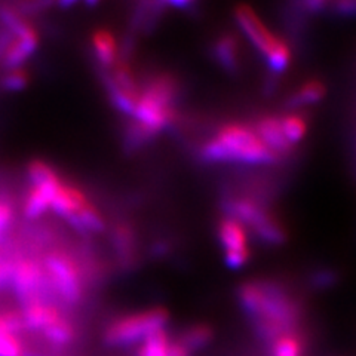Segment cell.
Returning a JSON list of instances; mask_svg holds the SVG:
<instances>
[{"label":"cell","instance_id":"13","mask_svg":"<svg viewBox=\"0 0 356 356\" xmlns=\"http://www.w3.org/2000/svg\"><path fill=\"white\" fill-rule=\"evenodd\" d=\"M254 131L259 136V138L264 143V146L272 150L276 156L284 154L293 147L284 136L280 119L275 116L261 118L257 124H255Z\"/></svg>","mask_w":356,"mask_h":356},{"label":"cell","instance_id":"12","mask_svg":"<svg viewBox=\"0 0 356 356\" xmlns=\"http://www.w3.org/2000/svg\"><path fill=\"white\" fill-rule=\"evenodd\" d=\"M60 181L61 180L58 177L57 180H52L48 183L33 184L30 192L26 196V202H24V216L27 218L35 220L47 213L52 205V199L60 186Z\"/></svg>","mask_w":356,"mask_h":356},{"label":"cell","instance_id":"17","mask_svg":"<svg viewBox=\"0 0 356 356\" xmlns=\"http://www.w3.org/2000/svg\"><path fill=\"white\" fill-rule=\"evenodd\" d=\"M184 348H187L192 353L199 352L209 346L211 341L214 340V330L208 324H195L187 327L177 339Z\"/></svg>","mask_w":356,"mask_h":356},{"label":"cell","instance_id":"7","mask_svg":"<svg viewBox=\"0 0 356 356\" xmlns=\"http://www.w3.org/2000/svg\"><path fill=\"white\" fill-rule=\"evenodd\" d=\"M229 217L247 225L259 239L269 245H280L286 239L282 225L270 213L250 199H233L226 204Z\"/></svg>","mask_w":356,"mask_h":356},{"label":"cell","instance_id":"1","mask_svg":"<svg viewBox=\"0 0 356 356\" xmlns=\"http://www.w3.org/2000/svg\"><path fill=\"white\" fill-rule=\"evenodd\" d=\"M238 298L254 332L269 346L282 334L297 331L302 310L282 285L272 281H251L239 286Z\"/></svg>","mask_w":356,"mask_h":356},{"label":"cell","instance_id":"22","mask_svg":"<svg viewBox=\"0 0 356 356\" xmlns=\"http://www.w3.org/2000/svg\"><path fill=\"white\" fill-rule=\"evenodd\" d=\"M281 127L284 131V136L286 137L288 143L294 146V144L302 141L307 134V122L303 116L297 113H289L280 119Z\"/></svg>","mask_w":356,"mask_h":356},{"label":"cell","instance_id":"2","mask_svg":"<svg viewBox=\"0 0 356 356\" xmlns=\"http://www.w3.org/2000/svg\"><path fill=\"white\" fill-rule=\"evenodd\" d=\"M200 156L207 162H226L245 165H270L277 156L264 146L254 129L242 124L222 127L204 144Z\"/></svg>","mask_w":356,"mask_h":356},{"label":"cell","instance_id":"9","mask_svg":"<svg viewBox=\"0 0 356 356\" xmlns=\"http://www.w3.org/2000/svg\"><path fill=\"white\" fill-rule=\"evenodd\" d=\"M10 284L21 302L26 306L35 302H52V293L43 266L33 259H21L14 263Z\"/></svg>","mask_w":356,"mask_h":356},{"label":"cell","instance_id":"23","mask_svg":"<svg viewBox=\"0 0 356 356\" xmlns=\"http://www.w3.org/2000/svg\"><path fill=\"white\" fill-rule=\"evenodd\" d=\"M27 172H29V178H30L33 184L48 183V181H52V180H57V178H58L57 172H55L52 166H49L47 162L39 161V159L30 162Z\"/></svg>","mask_w":356,"mask_h":356},{"label":"cell","instance_id":"15","mask_svg":"<svg viewBox=\"0 0 356 356\" xmlns=\"http://www.w3.org/2000/svg\"><path fill=\"white\" fill-rule=\"evenodd\" d=\"M92 49L95 58L102 64L104 69H110L119 58H118V42L113 36V33L107 29H98L94 31L91 38Z\"/></svg>","mask_w":356,"mask_h":356},{"label":"cell","instance_id":"24","mask_svg":"<svg viewBox=\"0 0 356 356\" xmlns=\"http://www.w3.org/2000/svg\"><path fill=\"white\" fill-rule=\"evenodd\" d=\"M29 83V73L27 70L22 69V67H17V69H9L3 79H2V85L8 91H21L24 89Z\"/></svg>","mask_w":356,"mask_h":356},{"label":"cell","instance_id":"19","mask_svg":"<svg viewBox=\"0 0 356 356\" xmlns=\"http://www.w3.org/2000/svg\"><path fill=\"white\" fill-rule=\"evenodd\" d=\"M325 86L319 81H307L300 86L296 94L289 99V104L293 107H305V106H312V104H318L322 98L325 97Z\"/></svg>","mask_w":356,"mask_h":356},{"label":"cell","instance_id":"8","mask_svg":"<svg viewBox=\"0 0 356 356\" xmlns=\"http://www.w3.org/2000/svg\"><path fill=\"white\" fill-rule=\"evenodd\" d=\"M0 18H2L5 24L8 26L10 35L14 36V39L10 40L3 49V64L8 70L22 67V64H24L29 60V57H31L38 49V30L22 18L19 13H15L13 9L3 8L0 10Z\"/></svg>","mask_w":356,"mask_h":356},{"label":"cell","instance_id":"28","mask_svg":"<svg viewBox=\"0 0 356 356\" xmlns=\"http://www.w3.org/2000/svg\"><path fill=\"white\" fill-rule=\"evenodd\" d=\"M334 9L341 15H356V2H339L334 5Z\"/></svg>","mask_w":356,"mask_h":356},{"label":"cell","instance_id":"14","mask_svg":"<svg viewBox=\"0 0 356 356\" xmlns=\"http://www.w3.org/2000/svg\"><path fill=\"white\" fill-rule=\"evenodd\" d=\"M218 239L222 250H225V254L250 250L247 230H245L243 225H241L238 220L232 217H226L220 221Z\"/></svg>","mask_w":356,"mask_h":356},{"label":"cell","instance_id":"6","mask_svg":"<svg viewBox=\"0 0 356 356\" xmlns=\"http://www.w3.org/2000/svg\"><path fill=\"white\" fill-rule=\"evenodd\" d=\"M52 296L65 306H76L82 302L83 280L79 266L69 252L51 251L43 261Z\"/></svg>","mask_w":356,"mask_h":356},{"label":"cell","instance_id":"26","mask_svg":"<svg viewBox=\"0 0 356 356\" xmlns=\"http://www.w3.org/2000/svg\"><path fill=\"white\" fill-rule=\"evenodd\" d=\"M14 220V208L10 202L5 199H0V232L5 233Z\"/></svg>","mask_w":356,"mask_h":356},{"label":"cell","instance_id":"10","mask_svg":"<svg viewBox=\"0 0 356 356\" xmlns=\"http://www.w3.org/2000/svg\"><path fill=\"white\" fill-rule=\"evenodd\" d=\"M107 91L113 104L122 111V113L132 116L136 110L141 88L136 76L132 73L131 65L125 61H116L110 67L106 77Z\"/></svg>","mask_w":356,"mask_h":356},{"label":"cell","instance_id":"21","mask_svg":"<svg viewBox=\"0 0 356 356\" xmlns=\"http://www.w3.org/2000/svg\"><path fill=\"white\" fill-rule=\"evenodd\" d=\"M113 241L120 260L125 263L132 261L136 251V236L132 229L128 225H118L113 232Z\"/></svg>","mask_w":356,"mask_h":356},{"label":"cell","instance_id":"27","mask_svg":"<svg viewBox=\"0 0 356 356\" xmlns=\"http://www.w3.org/2000/svg\"><path fill=\"white\" fill-rule=\"evenodd\" d=\"M334 277H336V273H332L330 270H322L314 276V284L318 288H324L330 286L334 284Z\"/></svg>","mask_w":356,"mask_h":356},{"label":"cell","instance_id":"20","mask_svg":"<svg viewBox=\"0 0 356 356\" xmlns=\"http://www.w3.org/2000/svg\"><path fill=\"white\" fill-rule=\"evenodd\" d=\"M73 226L88 232H102L104 230V218L102 213L91 204L88 202L81 211L69 220Z\"/></svg>","mask_w":356,"mask_h":356},{"label":"cell","instance_id":"3","mask_svg":"<svg viewBox=\"0 0 356 356\" xmlns=\"http://www.w3.org/2000/svg\"><path fill=\"white\" fill-rule=\"evenodd\" d=\"M177 95L178 83L175 77L168 73L156 74L141 89L136 110L132 113L134 122L154 138L175 122L177 113L174 104Z\"/></svg>","mask_w":356,"mask_h":356},{"label":"cell","instance_id":"11","mask_svg":"<svg viewBox=\"0 0 356 356\" xmlns=\"http://www.w3.org/2000/svg\"><path fill=\"white\" fill-rule=\"evenodd\" d=\"M89 202L85 193L74 184L60 181V186L52 199L51 209L67 220H70L77 211H81Z\"/></svg>","mask_w":356,"mask_h":356},{"label":"cell","instance_id":"4","mask_svg":"<svg viewBox=\"0 0 356 356\" xmlns=\"http://www.w3.org/2000/svg\"><path fill=\"white\" fill-rule=\"evenodd\" d=\"M235 19L245 38L263 55L272 72L282 73L288 69L291 63V51L286 42L275 36L252 8L238 6L235 9Z\"/></svg>","mask_w":356,"mask_h":356},{"label":"cell","instance_id":"18","mask_svg":"<svg viewBox=\"0 0 356 356\" xmlns=\"http://www.w3.org/2000/svg\"><path fill=\"white\" fill-rule=\"evenodd\" d=\"M269 352L270 356H303L305 341L297 331L286 332L270 344Z\"/></svg>","mask_w":356,"mask_h":356},{"label":"cell","instance_id":"16","mask_svg":"<svg viewBox=\"0 0 356 356\" xmlns=\"http://www.w3.org/2000/svg\"><path fill=\"white\" fill-rule=\"evenodd\" d=\"M214 58L226 72H236L239 67V43L233 35H225L214 44Z\"/></svg>","mask_w":356,"mask_h":356},{"label":"cell","instance_id":"25","mask_svg":"<svg viewBox=\"0 0 356 356\" xmlns=\"http://www.w3.org/2000/svg\"><path fill=\"white\" fill-rule=\"evenodd\" d=\"M250 257H251L250 250L239 251V252H229V254H225V261L229 269L238 270V269H242V267L248 263Z\"/></svg>","mask_w":356,"mask_h":356},{"label":"cell","instance_id":"5","mask_svg":"<svg viewBox=\"0 0 356 356\" xmlns=\"http://www.w3.org/2000/svg\"><path fill=\"white\" fill-rule=\"evenodd\" d=\"M170 312L165 307H152L119 316L107 325L103 340L108 348H129L140 344L150 334L165 330Z\"/></svg>","mask_w":356,"mask_h":356}]
</instances>
